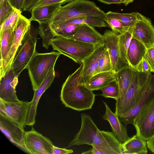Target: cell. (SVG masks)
I'll use <instances>...</instances> for the list:
<instances>
[{
  "instance_id": "cell-38",
  "label": "cell",
  "mask_w": 154,
  "mask_h": 154,
  "mask_svg": "<svg viewBox=\"0 0 154 154\" xmlns=\"http://www.w3.org/2000/svg\"><path fill=\"white\" fill-rule=\"evenodd\" d=\"M143 57L149 65L150 72H154V47L147 49Z\"/></svg>"
},
{
  "instance_id": "cell-30",
  "label": "cell",
  "mask_w": 154,
  "mask_h": 154,
  "mask_svg": "<svg viewBox=\"0 0 154 154\" xmlns=\"http://www.w3.org/2000/svg\"><path fill=\"white\" fill-rule=\"evenodd\" d=\"M132 28L125 33L119 34L120 58L124 66H129L127 56L128 50L132 38Z\"/></svg>"
},
{
  "instance_id": "cell-41",
  "label": "cell",
  "mask_w": 154,
  "mask_h": 154,
  "mask_svg": "<svg viewBox=\"0 0 154 154\" xmlns=\"http://www.w3.org/2000/svg\"><path fill=\"white\" fill-rule=\"evenodd\" d=\"M38 0H24L22 10L24 11H29L32 6Z\"/></svg>"
},
{
  "instance_id": "cell-28",
  "label": "cell",
  "mask_w": 154,
  "mask_h": 154,
  "mask_svg": "<svg viewBox=\"0 0 154 154\" xmlns=\"http://www.w3.org/2000/svg\"><path fill=\"white\" fill-rule=\"evenodd\" d=\"M137 12H131L128 13H121L112 11L105 13L106 18L116 19L122 23L126 32L135 25L137 16Z\"/></svg>"
},
{
  "instance_id": "cell-34",
  "label": "cell",
  "mask_w": 154,
  "mask_h": 154,
  "mask_svg": "<svg viewBox=\"0 0 154 154\" xmlns=\"http://www.w3.org/2000/svg\"><path fill=\"white\" fill-rule=\"evenodd\" d=\"M14 7L10 0H0V24L11 14Z\"/></svg>"
},
{
  "instance_id": "cell-9",
  "label": "cell",
  "mask_w": 154,
  "mask_h": 154,
  "mask_svg": "<svg viewBox=\"0 0 154 154\" xmlns=\"http://www.w3.org/2000/svg\"><path fill=\"white\" fill-rule=\"evenodd\" d=\"M133 124L136 134L146 141L154 137V97L142 106Z\"/></svg>"
},
{
  "instance_id": "cell-44",
  "label": "cell",
  "mask_w": 154,
  "mask_h": 154,
  "mask_svg": "<svg viewBox=\"0 0 154 154\" xmlns=\"http://www.w3.org/2000/svg\"><path fill=\"white\" fill-rule=\"evenodd\" d=\"M134 0H124V4L125 6L127 5L129 3L132 2Z\"/></svg>"
},
{
  "instance_id": "cell-40",
  "label": "cell",
  "mask_w": 154,
  "mask_h": 154,
  "mask_svg": "<svg viewBox=\"0 0 154 154\" xmlns=\"http://www.w3.org/2000/svg\"><path fill=\"white\" fill-rule=\"evenodd\" d=\"M72 149H67L65 148H60L54 146L53 154H68L72 153Z\"/></svg>"
},
{
  "instance_id": "cell-35",
  "label": "cell",
  "mask_w": 154,
  "mask_h": 154,
  "mask_svg": "<svg viewBox=\"0 0 154 154\" xmlns=\"http://www.w3.org/2000/svg\"><path fill=\"white\" fill-rule=\"evenodd\" d=\"M106 22L112 30L114 32L122 34L127 32L121 22L116 19L111 18H106Z\"/></svg>"
},
{
  "instance_id": "cell-3",
  "label": "cell",
  "mask_w": 154,
  "mask_h": 154,
  "mask_svg": "<svg viewBox=\"0 0 154 154\" xmlns=\"http://www.w3.org/2000/svg\"><path fill=\"white\" fill-rule=\"evenodd\" d=\"M60 54L58 52L43 53L36 52L33 56L26 68L34 91L37 89L50 71L54 68Z\"/></svg>"
},
{
  "instance_id": "cell-36",
  "label": "cell",
  "mask_w": 154,
  "mask_h": 154,
  "mask_svg": "<svg viewBox=\"0 0 154 154\" xmlns=\"http://www.w3.org/2000/svg\"><path fill=\"white\" fill-rule=\"evenodd\" d=\"M81 24H72L67 26L56 33L54 37L62 36L68 38L76 33Z\"/></svg>"
},
{
  "instance_id": "cell-14",
  "label": "cell",
  "mask_w": 154,
  "mask_h": 154,
  "mask_svg": "<svg viewBox=\"0 0 154 154\" xmlns=\"http://www.w3.org/2000/svg\"><path fill=\"white\" fill-rule=\"evenodd\" d=\"M0 128L12 143L27 152L24 142V128L0 113Z\"/></svg>"
},
{
  "instance_id": "cell-33",
  "label": "cell",
  "mask_w": 154,
  "mask_h": 154,
  "mask_svg": "<svg viewBox=\"0 0 154 154\" xmlns=\"http://www.w3.org/2000/svg\"><path fill=\"white\" fill-rule=\"evenodd\" d=\"M106 50L99 59L95 74L97 73L109 71L112 70L111 59L108 51Z\"/></svg>"
},
{
  "instance_id": "cell-27",
  "label": "cell",
  "mask_w": 154,
  "mask_h": 154,
  "mask_svg": "<svg viewBox=\"0 0 154 154\" xmlns=\"http://www.w3.org/2000/svg\"><path fill=\"white\" fill-rule=\"evenodd\" d=\"M116 78V72L111 70L94 74L85 84L92 91L97 90L107 85Z\"/></svg>"
},
{
  "instance_id": "cell-19",
  "label": "cell",
  "mask_w": 154,
  "mask_h": 154,
  "mask_svg": "<svg viewBox=\"0 0 154 154\" xmlns=\"http://www.w3.org/2000/svg\"><path fill=\"white\" fill-rule=\"evenodd\" d=\"M68 38L79 40L94 45L95 48L103 45V35L94 27L81 24L76 33Z\"/></svg>"
},
{
  "instance_id": "cell-15",
  "label": "cell",
  "mask_w": 154,
  "mask_h": 154,
  "mask_svg": "<svg viewBox=\"0 0 154 154\" xmlns=\"http://www.w3.org/2000/svg\"><path fill=\"white\" fill-rule=\"evenodd\" d=\"M154 97V74L151 75L137 104L129 111L118 117L119 119L125 125L133 124L135 117L142 106Z\"/></svg>"
},
{
  "instance_id": "cell-1",
  "label": "cell",
  "mask_w": 154,
  "mask_h": 154,
  "mask_svg": "<svg viewBox=\"0 0 154 154\" xmlns=\"http://www.w3.org/2000/svg\"><path fill=\"white\" fill-rule=\"evenodd\" d=\"M83 66L82 62L68 76L62 85L60 96L66 107L79 111L91 109L95 100V95L93 91L82 81Z\"/></svg>"
},
{
  "instance_id": "cell-10",
  "label": "cell",
  "mask_w": 154,
  "mask_h": 154,
  "mask_svg": "<svg viewBox=\"0 0 154 154\" xmlns=\"http://www.w3.org/2000/svg\"><path fill=\"white\" fill-rule=\"evenodd\" d=\"M31 25V22L29 19L21 14L15 29L10 50L2 63L0 64V78L3 77L11 69L15 54Z\"/></svg>"
},
{
  "instance_id": "cell-26",
  "label": "cell",
  "mask_w": 154,
  "mask_h": 154,
  "mask_svg": "<svg viewBox=\"0 0 154 154\" xmlns=\"http://www.w3.org/2000/svg\"><path fill=\"white\" fill-rule=\"evenodd\" d=\"M123 154H147L146 141L137 134L129 137L122 144Z\"/></svg>"
},
{
  "instance_id": "cell-24",
  "label": "cell",
  "mask_w": 154,
  "mask_h": 154,
  "mask_svg": "<svg viewBox=\"0 0 154 154\" xmlns=\"http://www.w3.org/2000/svg\"><path fill=\"white\" fill-rule=\"evenodd\" d=\"M61 6L60 4H53L33 9L30 12L31 16L29 20L30 22L36 21L39 24L48 23Z\"/></svg>"
},
{
  "instance_id": "cell-18",
  "label": "cell",
  "mask_w": 154,
  "mask_h": 154,
  "mask_svg": "<svg viewBox=\"0 0 154 154\" xmlns=\"http://www.w3.org/2000/svg\"><path fill=\"white\" fill-rule=\"evenodd\" d=\"M18 77L11 69L0 78V99L9 102H18L15 88L18 84Z\"/></svg>"
},
{
  "instance_id": "cell-8",
  "label": "cell",
  "mask_w": 154,
  "mask_h": 154,
  "mask_svg": "<svg viewBox=\"0 0 154 154\" xmlns=\"http://www.w3.org/2000/svg\"><path fill=\"white\" fill-rule=\"evenodd\" d=\"M152 75L149 71L141 72L134 70L124 99L119 109L115 112L118 117L129 111L137 104Z\"/></svg>"
},
{
  "instance_id": "cell-4",
  "label": "cell",
  "mask_w": 154,
  "mask_h": 154,
  "mask_svg": "<svg viewBox=\"0 0 154 154\" xmlns=\"http://www.w3.org/2000/svg\"><path fill=\"white\" fill-rule=\"evenodd\" d=\"M50 45L54 50L80 64L96 48L92 44L62 36H57L52 39Z\"/></svg>"
},
{
  "instance_id": "cell-29",
  "label": "cell",
  "mask_w": 154,
  "mask_h": 154,
  "mask_svg": "<svg viewBox=\"0 0 154 154\" xmlns=\"http://www.w3.org/2000/svg\"><path fill=\"white\" fill-rule=\"evenodd\" d=\"M15 29H9L0 31V64L5 58L11 48Z\"/></svg>"
},
{
  "instance_id": "cell-22",
  "label": "cell",
  "mask_w": 154,
  "mask_h": 154,
  "mask_svg": "<svg viewBox=\"0 0 154 154\" xmlns=\"http://www.w3.org/2000/svg\"><path fill=\"white\" fill-rule=\"evenodd\" d=\"M105 137L99 146L91 148L92 154H123L122 143L112 132L102 131Z\"/></svg>"
},
{
  "instance_id": "cell-31",
  "label": "cell",
  "mask_w": 154,
  "mask_h": 154,
  "mask_svg": "<svg viewBox=\"0 0 154 154\" xmlns=\"http://www.w3.org/2000/svg\"><path fill=\"white\" fill-rule=\"evenodd\" d=\"M21 10L14 8L11 14L0 26V31L9 29H15L21 14Z\"/></svg>"
},
{
  "instance_id": "cell-11",
  "label": "cell",
  "mask_w": 154,
  "mask_h": 154,
  "mask_svg": "<svg viewBox=\"0 0 154 154\" xmlns=\"http://www.w3.org/2000/svg\"><path fill=\"white\" fill-rule=\"evenodd\" d=\"M24 142L29 153L53 154L54 145L51 141L33 128L25 132Z\"/></svg>"
},
{
  "instance_id": "cell-17",
  "label": "cell",
  "mask_w": 154,
  "mask_h": 154,
  "mask_svg": "<svg viewBox=\"0 0 154 154\" xmlns=\"http://www.w3.org/2000/svg\"><path fill=\"white\" fill-rule=\"evenodd\" d=\"M103 44L108 51L110 56L112 70L117 72L123 66L119 56V34L112 30H106L103 34Z\"/></svg>"
},
{
  "instance_id": "cell-39",
  "label": "cell",
  "mask_w": 154,
  "mask_h": 154,
  "mask_svg": "<svg viewBox=\"0 0 154 154\" xmlns=\"http://www.w3.org/2000/svg\"><path fill=\"white\" fill-rule=\"evenodd\" d=\"M134 70L139 72H146L148 71L150 72L151 68L148 63L143 57L141 60L136 66Z\"/></svg>"
},
{
  "instance_id": "cell-21",
  "label": "cell",
  "mask_w": 154,
  "mask_h": 154,
  "mask_svg": "<svg viewBox=\"0 0 154 154\" xmlns=\"http://www.w3.org/2000/svg\"><path fill=\"white\" fill-rule=\"evenodd\" d=\"M106 49L104 44L96 47L93 52L83 61L81 79L83 83H86L95 74L99 59Z\"/></svg>"
},
{
  "instance_id": "cell-2",
  "label": "cell",
  "mask_w": 154,
  "mask_h": 154,
  "mask_svg": "<svg viewBox=\"0 0 154 154\" xmlns=\"http://www.w3.org/2000/svg\"><path fill=\"white\" fill-rule=\"evenodd\" d=\"M104 12L95 3L88 0H74L61 6L51 20L46 23L48 25L76 17H96L106 22Z\"/></svg>"
},
{
  "instance_id": "cell-37",
  "label": "cell",
  "mask_w": 154,
  "mask_h": 154,
  "mask_svg": "<svg viewBox=\"0 0 154 154\" xmlns=\"http://www.w3.org/2000/svg\"><path fill=\"white\" fill-rule=\"evenodd\" d=\"M74 0H38L31 7L29 12L33 9L47 5L60 4L62 5Z\"/></svg>"
},
{
  "instance_id": "cell-25",
  "label": "cell",
  "mask_w": 154,
  "mask_h": 154,
  "mask_svg": "<svg viewBox=\"0 0 154 154\" xmlns=\"http://www.w3.org/2000/svg\"><path fill=\"white\" fill-rule=\"evenodd\" d=\"M147 48L137 39L132 38L127 53V60L129 66L135 70L144 55Z\"/></svg>"
},
{
  "instance_id": "cell-13",
  "label": "cell",
  "mask_w": 154,
  "mask_h": 154,
  "mask_svg": "<svg viewBox=\"0 0 154 154\" xmlns=\"http://www.w3.org/2000/svg\"><path fill=\"white\" fill-rule=\"evenodd\" d=\"M30 102H9L0 99V113L24 128Z\"/></svg>"
},
{
  "instance_id": "cell-42",
  "label": "cell",
  "mask_w": 154,
  "mask_h": 154,
  "mask_svg": "<svg viewBox=\"0 0 154 154\" xmlns=\"http://www.w3.org/2000/svg\"><path fill=\"white\" fill-rule=\"evenodd\" d=\"M12 5L16 8L22 9L24 0H10Z\"/></svg>"
},
{
  "instance_id": "cell-45",
  "label": "cell",
  "mask_w": 154,
  "mask_h": 154,
  "mask_svg": "<svg viewBox=\"0 0 154 154\" xmlns=\"http://www.w3.org/2000/svg\"><path fill=\"white\" fill-rule=\"evenodd\" d=\"M82 154H92L91 152V148L90 149L87 151L84 152H82Z\"/></svg>"
},
{
  "instance_id": "cell-16",
  "label": "cell",
  "mask_w": 154,
  "mask_h": 154,
  "mask_svg": "<svg viewBox=\"0 0 154 154\" xmlns=\"http://www.w3.org/2000/svg\"><path fill=\"white\" fill-rule=\"evenodd\" d=\"M54 68L49 72L47 76L37 89L34 91L32 100L30 102L26 120V125L32 126L35 122L37 114V108L39 99L41 96L51 85L55 77Z\"/></svg>"
},
{
  "instance_id": "cell-5",
  "label": "cell",
  "mask_w": 154,
  "mask_h": 154,
  "mask_svg": "<svg viewBox=\"0 0 154 154\" xmlns=\"http://www.w3.org/2000/svg\"><path fill=\"white\" fill-rule=\"evenodd\" d=\"M38 28L31 25L24 36L14 56L11 68L19 77L26 67L36 50Z\"/></svg>"
},
{
  "instance_id": "cell-23",
  "label": "cell",
  "mask_w": 154,
  "mask_h": 154,
  "mask_svg": "<svg viewBox=\"0 0 154 154\" xmlns=\"http://www.w3.org/2000/svg\"><path fill=\"white\" fill-rule=\"evenodd\" d=\"M134 71L129 66H125L116 72V78L119 85V93L116 101L115 112L119 109L124 99L130 84Z\"/></svg>"
},
{
  "instance_id": "cell-43",
  "label": "cell",
  "mask_w": 154,
  "mask_h": 154,
  "mask_svg": "<svg viewBox=\"0 0 154 154\" xmlns=\"http://www.w3.org/2000/svg\"><path fill=\"white\" fill-rule=\"evenodd\" d=\"M101 3L110 5L111 4H121L124 3V0H97Z\"/></svg>"
},
{
  "instance_id": "cell-12",
  "label": "cell",
  "mask_w": 154,
  "mask_h": 154,
  "mask_svg": "<svg viewBox=\"0 0 154 154\" xmlns=\"http://www.w3.org/2000/svg\"><path fill=\"white\" fill-rule=\"evenodd\" d=\"M137 14L136 23L132 29V38L141 42L147 49L154 47V26L149 18Z\"/></svg>"
},
{
  "instance_id": "cell-7",
  "label": "cell",
  "mask_w": 154,
  "mask_h": 154,
  "mask_svg": "<svg viewBox=\"0 0 154 154\" xmlns=\"http://www.w3.org/2000/svg\"><path fill=\"white\" fill-rule=\"evenodd\" d=\"M81 125L79 131L70 142L68 146L87 144L93 147L99 146L103 142L105 137L88 114H81Z\"/></svg>"
},
{
  "instance_id": "cell-6",
  "label": "cell",
  "mask_w": 154,
  "mask_h": 154,
  "mask_svg": "<svg viewBox=\"0 0 154 154\" xmlns=\"http://www.w3.org/2000/svg\"><path fill=\"white\" fill-rule=\"evenodd\" d=\"M87 24L94 27H110L105 21L99 17H82L67 20L49 26L46 23L39 24L38 34L42 39V46L48 49L51 40L54 38V35L59 31L72 24Z\"/></svg>"
},
{
  "instance_id": "cell-32",
  "label": "cell",
  "mask_w": 154,
  "mask_h": 154,
  "mask_svg": "<svg viewBox=\"0 0 154 154\" xmlns=\"http://www.w3.org/2000/svg\"><path fill=\"white\" fill-rule=\"evenodd\" d=\"M102 91V95L106 98H111L116 101L118 98L119 88L116 78L111 82L107 85L100 89Z\"/></svg>"
},
{
  "instance_id": "cell-20",
  "label": "cell",
  "mask_w": 154,
  "mask_h": 154,
  "mask_svg": "<svg viewBox=\"0 0 154 154\" xmlns=\"http://www.w3.org/2000/svg\"><path fill=\"white\" fill-rule=\"evenodd\" d=\"M103 102L106 109L105 112L102 117L103 119L109 122L112 132L119 141L122 144L129 138L128 134L127 125H124L117 116L112 111L106 103L105 101Z\"/></svg>"
}]
</instances>
